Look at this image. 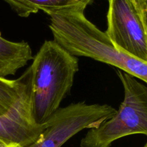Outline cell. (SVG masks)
<instances>
[{"label":"cell","instance_id":"cell-1","mask_svg":"<svg viewBox=\"0 0 147 147\" xmlns=\"http://www.w3.org/2000/svg\"><path fill=\"white\" fill-rule=\"evenodd\" d=\"M31 93L34 119L44 124L70 92L78 59L56 41L46 40L33 58Z\"/></svg>","mask_w":147,"mask_h":147},{"label":"cell","instance_id":"cell-2","mask_svg":"<svg viewBox=\"0 0 147 147\" xmlns=\"http://www.w3.org/2000/svg\"><path fill=\"white\" fill-rule=\"evenodd\" d=\"M124 97L119 110L109 119L88 131L80 147H110L116 140L133 134L147 136V86L136 77L116 69Z\"/></svg>","mask_w":147,"mask_h":147},{"label":"cell","instance_id":"cell-3","mask_svg":"<svg viewBox=\"0 0 147 147\" xmlns=\"http://www.w3.org/2000/svg\"><path fill=\"white\" fill-rule=\"evenodd\" d=\"M106 35L119 50L147 61V0H108Z\"/></svg>","mask_w":147,"mask_h":147},{"label":"cell","instance_id":"cell-4","mask_svg":"<svg viewBox=\"0 0 147 147\" xmlns=\"http://www.w3.org/2000/svg\"><path fill=\"white\" fill-rule=\"evenodd\" d=\"M116 112L107 104L88 105L85 102L59 108L45 122L40 138L27 147H61L82 130L98 126Z\"/></svg>","mask_w":147,"mask_h":147},{"label":"cell","instance_id":"cell-5","mask_svg":"<svg viewBox=\"0 0 147 147\" xmlns=\"http://www.w3.org/2000/svg\"><path fill=\"white\" fill-rule=\"evenodd\" d=\"M21 97L6 113L0 115V142L10 147H27L34 144L45 128L36 122L31 93V69Z\"/></svg>","mask_w":147,"mask_h":147},{"label":"cell","instance_id":"cell-6","mask_svg":"<svg viewBox=\"0 0 147 147\" xmlns=\"http://www.w3.org/2000/svg\"><path fill=\"white\" fill-rule=\"evenodd\" d=\"M19 16L27 17L42 11L49 16L57 13L86 10L94 0H4Z\"/></svg>","mask_w":147,"mask_h":147},{"label":"cell","instance_id":"cell-7","mask_svg":"<svg viewBox=\"0 0 147 147\" xmlns=\"http://www.w3.org/2000/svg\"><path fill=\"white\" fill-rule=\"evenodd\" d=\"M33 58L28 43L9 41L0 35V77L14 75Z\"/></svg>","mask_w":147,"mask_h":147},{"label":"cell","instance_id":"cell-8","mask_svg":"<svg viewBox=\"0 0 147 147\" xmlns=\"http://www.w3.org/2000/svg\"><path fill=\"white\" fill-rule=\"evenodd\" d=\"M30 74V68L17 79L0 77V115L8 112L21 97Z\"/></svg>","mask_w":147,"mask_h":147},{"label":"cell","instance_id":"cell-9","mask_svg":"<svg viewBox=\"0 0 147 147\" xmlns=\"http://www.w3.org/2000/svg\"><path fill=\"white\" fill-rule=\"evenodd\" d=\"M0 147H10V146H9L6 145V144H3V143L0 142Z\"/></svg>","mask_w":147,"mask_h":147},{"label":"cell","instance_id":"cell-10","mask_svg":"<svg viewBox=\"0 0 147 147\" xmlns=\"http://www.w3.org/2000/svg\"><path fill=\"white\" fill-rule=\"evenodd\" d=\"M143 147H147V143H146V144H145V145Z\"/></svg>","mask_w":147,"mask_h":147},{"label":"cell","instance_id":"cell-11","mask_svg":"<svg viewBox=\"0 0 147 147\" xmlns=\"http://www.w3.org/2000/svg\"><path fill=\"white\" fill-rule=\"evenodd\" d=\"M146 21H147V12H146Z\"/></svg>","mask_w":147,"mask_h":147}]
</instances>
